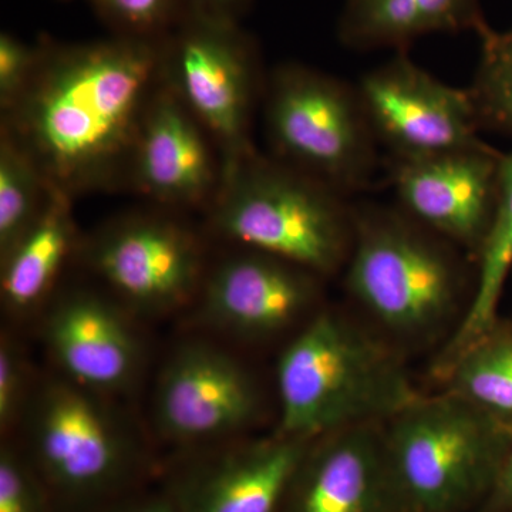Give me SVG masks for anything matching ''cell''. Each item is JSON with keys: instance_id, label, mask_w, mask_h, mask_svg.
Wrapping results in <instances>:
<instances>
[{"instance_id": "cell-1", "label": "cell", "mask_w": 512, "mask_h": 512, "mask_svg": "<svg viewBox=\"0 0 512 512\" xmlns=\"http://www.w3.org/2000/svg\"><path fill=\"white\" fill-rule=\"evenodd\" d=\"M160 40L40 43L35 73L0 127L52 187L73 198L127 187L138 131L163 80Z\"/></svg>"}, {"instance_id": "cell-2", "label": "cell", "mask_w": 512, "mask_h": 512, "mask_svg": "<svg viewBox=\"0 0 512 512\" xmlns=\"http://www.w3.org/2000/svg\"><path fill=\"white\" fill-rule=\"evenodd\" d=\"M278 433L315 440L384 424L420 396L406 356L365 320L320 308L276 363Z\"/></svg>"}, {"instance_id": "cell-3", "label": "cell", "mask_w": 512, "mask_h": 512, "mask_svg": "<svg viewBox=\"0 0 512 512\" xmlns=\"http://www.w3.org/2000/svg\"><path fill=\"white\" fill-rule=\"evenodd\" d=\"M343 271L360 316L404 356L443 348L474 295L450 242L403 211L355 208V237Z\"/></svg>"}, {"instance_id": "cell-4", "label": "cell", "mask_w": 512, "mask_h": 512, "mask_svg": "<svg viewBox=\"0 0 512 512\" xmlns=\"http://www.w3.org/2000/svg\"><path fill=\"white\" fill-rule=\"evenodd\" d=\"M208 227L237 248L254 249L326 279L345 269L355 208L343 195L258 151L222 170Z\"/></svg>"}, {"instance_id": "cell-5", "label": "cell", "mask_w": 512, "mask_h": 512, "mask_svg": "<svg viewBox=\"0 0 512 512\" xmlns=\"http://www.w3.org/2000/svg\"><path fill=\"white\" fill-rule=\"evenodd\" d=\"M110 399L60 373L36 380L19 447L60 512L89 511L140 490L146 448Z\"/></svg>"}, {"instance_id": "cell-6", "label": "cell", "mask_w": 512, "mask_h": 512, "mask_svg": "<svg viewBox=\"0 0 512 512\" xmlns=\"http://www.w3.org/2000/svg\"><path fill=\"white\" fill-rule=\"evenodd\" d=\"M383 429L413 512H476L512 443V431L444 389L421 393Z\"/></svg>"}, {"instance_id": "cell-7", "label": "cell", "mask_w": 512, "mask_h": 512, "mask_svg": "<svg viewBox=\"0 0 512 512\" xmlns=\"http://www.w3.org/2000/svg\"><path fill=\"white\" fill-rule=\"evenodd\" d=\"M265 124L275 158L348 197L372 183L377 140L356 89L303 64L276 67Z\"/></svg>"}, {"instance_id": "cell-8", "label": "cell", "mask_w": 512, "mask_h": 512, "mask_svg": "<svg viewBox=\"0 0 512 512\" xmlns=\"http://www.w3.org/2000/svg\"><path fill=\"white\" fill-rule=\"evenodd\" d=\"M160 55L163 82L208 131L222 170L254 153L259 55L239 22L185 9L160 40Z\"/></svg>"}, {"instance_id": "cell-9", "label": "cell", "mask_w": 512, "mask_h": 512, "mask_svg": "<svg viewBox=\"0 0 512 512\" xmlns=\"http://www.w3.org/2000/svg\"><path fill=\"white\" fill-rule=\"evenodd\" d=\"M79 252L104 291L134 316L194 305L210 266L200 234L161 207L107 222Z\"/></svg>"}, {"instance_id": "cell-10", "label": "cell", "mask_w": 512, "mask_h": 512, "mask_svg": "<svg viewBox=\"0 0 512 512\" xmlns=\"http://www.w3.org/2000/svg\"><path fill=\"white\" fill-rule=\"evenodd\" d=\"M264 397L238 357L205 340H187L158 375L153 420L161 439L184 450L241 439L258 423Z\"/></svg>"}, {"instance_id": "cell-11", "label": "cell", "mask_w": 512, "mask_h": 512, "mask_svg": "<svg viewBox=\"0 0 512 512\" xmlns=\"http://www.w3.org/2000/svg\"><path fill=\"white\" fill-rule=\"evenodd\" d=\"M357 94L377 143L393 160H410L484 146L468 90L448 86L406 52L370 70Z\"/></svg>"}, {"instance_id": "cell-12", "label": "cell", "mask_w": 512, "mask_h": 512, "mask_svg": "<svg viewBox=\"0 0 512 512\" xmlns=\"http://www.w3.org/2000/svg\"><path fill=\"white\" fill-rule=\"evenodd\" d=\"M237 249L208 266L194 303L212 332L262 342L301 329L322 308L325 279L274 255Z\"/></svg>"}, {"instance_id": "cell-13", "label": "cell", "mask_w": 512, "mask_h": 512, "mask_svg": "<svg viewBox=\"0 0 512 512\" xmlns=\"http://www.w3.org/2000/svg\"><path fill=\"white\" fill-rule=\"evenodd\" d=\"M312 441L275 431L191 450L164 487L177 512H281Z\"/></svg>"}, {"instance_id": "cell-14", "label": "cell", "mask_w": 512, "mask_h": 512, "mask_svg": "<svg viewBox=\"0 0 512 512\" xmlns=\"http://www.w3.org/2000/svg\"><path fill=\"white\" fill-rule=\"evenodd\" d=\"M503 153L490 144L437 156L393 160L404 214L477 262L497 212Z\"/></svg>"}, {"instance_id": "cell-15", "label": "cell", "mask_w": 512, "mask_h": 512, "mask_svg": "<svg viewBox=\"0 0 512 512\" xmlns=\"http://www.w3.org/2000/svg\"><path fill=\"white\" fill-rule=\"evenodd\" d=\"M42 336L57 373L113 397L130 390L144 365L133 313L106 291L74 288L43 309Z\"/></svg>"}, {"instance_id": "cell-16", "label": "cell", "mask_w": 512, "mask_h": 512, "mask_svg": "<svg viewBox=\"0 0 512 512\" xmlns=\"http://www.w3.org/2000/svg\"><path fill=\"white\" fill-rule=\"evenodd\" d=\"M221 175L210 134L161 80L138 131L127 187L167 210H207Z\"/></svg>"}, {"instance_id": "cell-17", "label": "cell", "mask_w": 512, "mask_h": 512, "mask_svg": "<svg viewBox=\"0 0 512 512\" xmlns=\"http://www.w3.org/2000/svg\"><path fill=\"white\" fill-rule=\"evenodd\" d=\"M281 512H413L394 473L383 424L313 440Z\"/></svg>"}, {"instance_id": "cell-18", "label": "cell", "mask_w": 512, "mask_h": 512, "mask_svg": "<svg viewBox=\"0 0 512 512\" xmlns=\"http://www.w3.org/2000/svg\"><path fill=\"white\" fill-rule=\"evenodd\" d=\"M73 204V197L49 184L36 220L0 256V298L10 318H29L55 296L64 266L80 247Z\"/></svg>"}, {"instance_id": "cell-19", "label": "cell", "mask_w": 512, "mask_h": 512, "mask_svg": "<svg viewBox=\"0 0 512 512\" xmlns=\"http://www.w3.org/2000/svg\"><path fill=\"white\" fill-rule=\"evenodd\" d=\"M490 28L480 0H345L338 37L357 52H406L423 36L471 32L480 37Z\"/></svg>"}, {"instance_id": "cell-20", "label": "cell", "mask_w": 512, "mask_h": 512, "mask_svg": "<svg viewBox=\"0 0 512 512\" xmlns=\"http://www.w3.org/2000/svg\"><path fill=\"white\" fill-rule=\"evenodd\" d=\"M476 265L473 299L460 326L439 350L434 363L437 376L500 320L498 308L512 271V153L501 160L497 212Z\"/></svg>"}, {"instance_id": "cell-21", "label": "cell", "mask_w": 512, "mask_h": 512, "mask_svg": "<svg viewBox=\"0 0 512 512\" xmlns=\"http://www.w3.org/2000/svg\"><path fill=\"white\" fill-rule=\"evenodd\" d=\"M457 394L512 431V319H501L440 373Z\"/></svg>"}, {"instance_id": "cell-22", "label": "cell", "mask_w": 512, "mask_h": 512, "mask_svg": "<svg viewBox=\"0 0 512 512\" xmlns=\"http://www.w3.org/2000/svg\"><path fill=\"white\" fill-rule=\"evenodd\" d=\"M49 183L35 160L6 128L0 127V256L36 220Z\"/></svg>"}, {"instance_id": "cell-23", "label": "cell", "mask_w": 512, "mask_h": 512, "mask_svg": "<svg viewBox=\"0 0 512 512\" xmlns=\"http://www.w3.org/2000/svg\"><path fill=\"white\" fill-rule=\"evenodd\" d=\"M473 83L468 87L481 131L512 138V26L480 36Z\"/></svg>"}, {"instance_id": "cell-24", "label": "cell", "mask_w": 512, "mask_h": 512, "mask_svg": "<svg viewBox=\"0 0 512 512\" xmlns=\"http://www.w3.org/2000/svg\"><path fill=\"white\" fill-rule=\"evenodd\" d=\"M114 36L163 39L184 13L183 0H90Z\"/></svg>"}, {"instance_id": "cell-25", "label": "cell", "mask_w": 512, "mask_h": 512, "mask_svg": "<svg viewBox=\"0 0 512 512\" xmlns=\"http://www.w3.org/2000/svg\"><path fill=\"white\" fill-rule=\"evenodd\" d=\"M0 512H60L45 481L10 439L0 447Z\"/></svg>"}, {"instance_id": "cell-26", "label": "cell", "mask_w": 512, "mask_h": 512, "mask_svg": "<svg viewBox=\"0 0 512 512\" xmlns=\"http://www.w3.org/2000/svg\"><path fill=\"white\" fill-rule=\"evenodd\" d=\"M35 384L25 349L12 333L3 330L0 338V430L6 439L20 426Z\"/></svg>"}, {"instance_id": "cell-27", "label": "cell", "mask_w": 512, "mask_h": 512, "mask_svg": "<svg viewBox=\"0 0 512 512\" xmlns=\"http://www.w3.org/2000/svg\"><path fill=\"white\" fill-rule=\"evenodd\" d=\"M40 47L2 32L0 35V110L6 113L28 86L39 62Z\"/></svg>"}, {"instance_id": "cell-28", "label": "cell", "mask_w": 512, "mask_h": 512, "mask_svg": "<svg viewBox=\"0 0 512 512\" xmlns=\"http://www.w3.org/2000/svg\"><path fill=\"white\" fill-rule=\"evenodd\" d=\"M84 512H177L167 488L137 490Z\"/></svg>"}, {"instance_id": "cell-29", "label": "cell", "mask_w": 512, "mask_h": 512, "mask_svg": "<svg viewBox=\"0 0 512 512\" xmlns=\"http://www.w3.org/2000/svg\"><path fill=\"white\" fill-rule=\"evenodd\" d=\"M254 0H183L184 8L201 15L239 22Z\"/></svg>"}, {"instance_id": "cell-30", "label": "cell", "mask_w": 512, "mask_h": 512, "mask_svg": "<svg viewBox=\"0 0 512 512\" xmlns=\"http://www.w3.org/2000/svg\"><path fill=\"white\" fill-rule=\"evenodd\" d=\"M476 512H512V443L493 490Z\"/></svg>"}, {"instance_id": "cell-31", "label": "cell", "mask_w": 512, "mask_h": 512, "mask_svg": "<svg viewBox=\"0 0 512 512\" xmlns=\"http://www.w3.org/2000/svg\"><path fill=\"white\" fill-rule=\"evenodd\" d=\"M511 275H512V271H511Z\"/></svg>"}]
</instances>
